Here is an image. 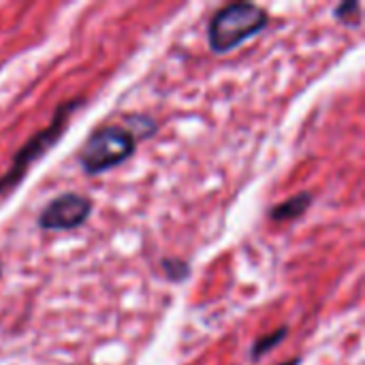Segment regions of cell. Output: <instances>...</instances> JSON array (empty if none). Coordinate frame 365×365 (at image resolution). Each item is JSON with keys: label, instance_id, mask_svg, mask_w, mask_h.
<instances>
[{"label": "cell", "instance_id": "obj_1", "mask_svg": "<svg viewBox=\"0 0 365 365\" xmlns=\"http://www.w3.org/2000/svg\"><path fill=\"white\" fill-rule=\"evenodd\" d=\"M269 15L255 2H231L218 9L207 24V45L212 53L225 56L265 30Z\"/></svg>", "mask_w": 365, "mask_h": 365}, {"label": "cell", "instance_id": "obj_2", "mask_svg": "<svg viewBox=\"0 0 365 365\" xmlns=\"http://www.w3.org/2000/svg\"><path fill=\"white\" fill-rule=\"evenodd\" d=\"M81 105H83V98H71V101L60 103L53 109V118H51L49 126L43 128V130H38L36 135H32L26 141V145L17 150V154L13 156L11 169L0 175V197L13 192L19 186V182L28 175L30 167L34 163H38L62 139V135H64V130L68 126L71 113L75 109H79Z\"/></svg>", "mask_w": 365, "mask_h": 365}, {"label": "cell", "instance_id": "obj_3", "mask_svg": "<svg viewBox=\"0 0 365 365\" xmlns=\"http://www.w3.org/2000/svg\"><path fill=\"white\" fill-rule=\"evenodd\" d=\"M135 137L120 122L103 124L90 133V137L79 150L77 160L88 175H101L126 163L135 154Z\"/></svg>", "mask_w": 365, "mask_h": 365}, {"label": "cell", "instance_id": "obj_4", "mask_svg": "<svg viewBox=\"0 0 365 365\" xmlns=\"http://www.w3.org/2000/svg\"><path fill=\"white\" fill-rule=\"evenodd\" d=\"M92 214V201L79 192H62L53 197L36 216L43 231H73L79 229Z\"/></svg>", "mask_w": 365, "mask_h": 365}, {"label": "cell", "instance_id": "obj_5", "mask_svg": "<svg viewBox=\"0 0 365 365\" xmlns=\"http://www.w3.org/2000/svg\"><path fill=\"white\" fill-rule=\"evenodd\" d=\"M312 201H314V195L310 190H302V192L289 197L287 201L276 203L269 210V220H274V222H291V220H297V218H302L312 207Z\"/></svg>", "mask_w": 365, "mask_h": 365}, {"label": "cell", "instance_id": "obj_6", "mask_svg": "<svg viewBox=\"0 0 365 365\" xmlns=\"http://www.w3.org/2000/svg\"><path fill=\"white\" fill-rule=\"evenodd\" d=\"M120 124L135 137L137 143L145 141V139H152L158 133V128H160L158 122L152 115H143V113H128V115L122 118Z\"/></svg>", "mask_w": 365, "mask_h": 365}, {"label": "cell", "instance_id": "obj_7", "mask_svg": "<svg viewBox=\"0 0 365 365\" xmlns=\"http://www.w3.org/2000/svg\"><path fill=\"white\" fill-rule=\"evenodd\" d=\"M287 336H289V327L282 325V327L274 329L272 334H267V336H263V338H257V342H255L252 349H250V359H252V361H259L263 355H267V353H272L276 346H280V344L287 340Z\"/></svg>", "mask_w": 365, "mask_h": 365}, {"label": "cell", "instance_id": "obj_8", "mask_svg": "<svg viewBox=\"0 0 365 365\" xmlns=\"http://www.w3.org/2000/svg\"><path fill=\"white\" fill-rule=\"evenodd\" d=\"M160 269H163V276L165 280L173 282V284H182L190 278V263L180 259V257H165L160 261Z\"/></svg>", "mask_w": 365, "mask_h": 365}, {"label": "cell", "instance_id": "obj_9", "mask_svg": "<svg viewBox=\"0 0 365 365\" xmlns=\"http://www.w3.org/2000/svg\"><path fill=\"white\" fill-rule=\"evenodd\" d=\"M334 17L346 28H357V26H361V4L355 0L340 2L334 9Z\"/></svg>", "mask_w": 365, "mask_h": 365}, {"label": "cell", "instance_id": "obj_10", "mask_svg": "<svg viewBox=\"0 0 365 365\" xmlns=\"http://www.w3.org/2000/svg\"><path fill=\"white\" fill-rule=\"evenodd\" d=\"M278 365H302V357H293V359L282 361V364H278Z\"/></svg>", "mask_w": 365, "mask_h": 365}, {"label": "cell", "instance_id": "obj_11", "mask_svg": "<svg viewBox=\"0 0 365 365\" xmlns=\"http://www.w3.org/2000/svg\"><path fill=\"white\" fill-rule=\"evenodd\" d=\"M0 278H2V261H0Z\"/></svg>", "mask_w": 365, "mask_h": 365}]
</instances>
